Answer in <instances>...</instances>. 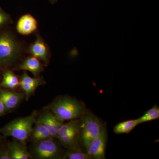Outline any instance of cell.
Here are the masks:
<instances>
[{
	"instance_id": "cell-1",
	"label": "cell",
	"mask_w": 159,
	"mask_h": 159,
	"mask_svg": "<svg viewBox=\"0 0 159 159\" xmlns=\"http://www.w3.org/2000/svg\"><path fill=\"white\" fill-rule=\"evenodd\" d=\"M25 51L22 43L10 30L6 27L0 30V67L9 69L20 59Z\"/></svg>"
},
{
	"instance_id": "cell-2",
	"label": "cell",
	"mask_w": 159,
	"mask_h": 159,
	"mask_svg": "<svg viewBox=\"0 0 159 159\" xmlns=\"http://www.w3.org/2000/svg\"><path fill=\"white\" fill-rule=\"evenodd\" d=\"M50 109L62 122L76 119L87 112L83 103L67 97H58L50 105Z\"/></svg>"
},
{
	"instance_id": "cell-3",
	"label": "cell",
	"mask_w": 159,
	"mask_h": 159,
	"mask_svg": "<svg viewBox=\"0 0 159 159\" xmlns=\"http://www.w3.org/2000/svg\"><path fill=\"white\" fill-rule=\"evenodd\" d=\"M37 116V112L34 111L28 116L15 119L0 129V133L5 136L13 137L20 143L25 144L31 136L32 126Z\"/></svg>"
},
{
	"instance_id": "cell-4",
	"label": "cell",
	"mask_w": 159,
	"mask_h": 159,
	"mask_svg": "<svg viewBox=\"0 0 159 159\" xmlns=\"http://www.w3.org/2000/svg\"><path fill=\"white\" fill-rule=\"evenodd\" d=\"M81 118V140L86 148L91 140L99 135L105 126L99 118L91 113H86Z\"/></svg>"
},
{
	"instance_id": "cell-5",
	"label": "cell",
	"mask_w": 159,
	"mask_h": 159,
	"mask_svg": "<svg viewBox=\"0 0 159 159\" xmlns=\"http://www.w3.org/2000/svg\"><path fill=\"white\" fill-rule=\"evenodd\" d=\"M51 139L36 142L33 153L35 157L41 159L58 158L61 154L59 146Z\"/></svg>"
},
{
	"instance_id": "cell-6",
	"label": "cell",
	"mask_w": 159,
	"mask_h": 159,
	"mask_svg": "<svg viewBox=\"0 0 159 159\" xmlns=\"http://www.w3.org/2000/svg\"><path fill=\"white\" fill-rule=\"evenodd\" d=\"M25 52L37 57L43 63L45 66L48 64L51 57L50 48L39 33L36 34L35 40L29 45L26 49Z\"/></svg>"
},
{
	"instance_id": "cell-7",
	"label": "cell",
	"mask_w": 159,
	"mask_h": 159,
	"mask_svg": "<svg viewBox=\"0 0 159 159\" xmlns=\"http://www.w3.org/2000/svg\"><path fill=\"white\" fill-rule=\"evenodd\" d=\"M107 141V134L105 127L102 132L92 139L86 147L87 153L91 159H105V149Z\"/></svg>"
},
{
	"instance_id": "cell-8",
	"label": "cell",
	"mask_w": 159,
	"mask_h": 159,
	"mask_svg": "<svg viewBox=\"0 0 159 159\" xmlns=\"http://www.w3.org/2000/svg\"><path fill=\"white\" fill-rule=\"evenodd\" d=\"M35 122L43 125L48 130L52 138H57L60 127L63 123L52 112L48 111H45L40 114Z\"/></svg>"
},
{
	"instance_id": "cell-9",
	"label": "cell",
	"mask_w": 159,
	"mask_h": 159,
	"mask_svg": "<svg viewBox=\"0 0 159 159\" xmlns=\"http://www.w3.org/2000/svg\"><path fill=\"white\" fill-rule=\"evenodd\" d=\"M45 83L43 77H37L32 78L29 76L26 71H24L20 78L19 86L22 90L27 100L34 93L35 90Z\"/></svg>"
},
{
	"instance_id": "cell-10",
	"label": "cell",
	"mask_w": 159,
	"mask_h": 159,
	"mask_svg": "<svg viewBox=\"0 0 159 159\" xmlns=\"http://www.w3.org/2000/svg\"><path fill=\"white\" fill-rule=\"evenodd\" d=\"M25 97V94L11 90L0 88V98L5 106L6 111L15 109Z\"/></svg>"
},
{
	"instance_id": "cell-11",
	"label": "cell",
	"mask_w": 159,
	"mask_h": 159,
	"mask_svg": "<svg viewBox=\"0 0 159 159\" xmlns=\"http://www.w3.org/2000/svg\"><path fill=\"white\" fill-rule=\"evenodd\" d=\"M16 28L20 34L23 35H29L37 31V20L30 14L24 15L18 20Z\"/></svg>"
},
{
	"instance_id": "cell-12",
	"label": "cell",
	"mask_w": 159,
	"mask_h": 159,
	"mask_svg": "<svg viewBox=\"0 0 159 159\" xmlns=\"http://www.w3.org/2000/svg\"><path fill=\"white\" fill-rule=\"evenodd\" d=\"M44 66L39 59L31 55L24 58L16 69L29 71L34 75V77H37L43 70Z\"/></svg>"
},
{
	"instance_id": "cell-13",
	"label": "cell",
	"mask_w": 159,
	"mask_h": 159,
	"mask_svg": "<svg viewBox=\"0 0 159 159\" xmlns=\"http://www.w3.org/2000/svg\"><path fill=\"white\" fill-rule=\"evenodd\" d=\"M10 159H32L30 154L26 149L25 144L14 140L8 144Z\"/></svg>"
},
{
	"instance_id": "cell-14",
	"label": "cell",
	"mask_w": 159,
	"mask_h": 159,
	"mask_svg": "<svg viewBox=\"0 0 159 159\" xmlns=\"http://www.w3.org/2000/svg\"><path fill=\"white\" fill-rule=\"evenodd\" d=\"M20 85V79L17 75L9 69H4L2 73V79L0 87L9 89H16Z\"/></svg>"
},
{
	"instance_id": "cell-15",
	"label": "cell",
	"mask_w": 159,
	"mask_h": 159,
	"mask_svg": "<svg viewBox=\"0 0 159 159\" xmlns=\"http://www.w3.org/2000/svg\"><path fill=\"white\" fill-rule=\"evenodd\" d=\"M80 128L71 131L64 135L57 138L63 146L69 149L77 148Z\"/></svg>"
},
{
	"instance_id": "cell-16",
	"label": "cell",
	"mask_w": 159,
	"mask_h": 159,
	"mask_svg": "<svg viewBox=\"0 0 159 159\" xmlns=\"http://www.w3.org/2000/svg\"><path fill=\"white\" fill-rule=\"evenodd\" d=\"M36 125L32 129L31 134V139L34 142H37L45 139L52 138L48 130L41 124L35 122Z\"/></svg>"
},
{
	"instance_id": "cell-17",
	"label": "cell",
	"mask_w": 159,
	"mask_h": 159,
	"mask_svg": "<svg viewBox=\"0 0 159 159\" xmlns=\"http://www.w3.org/2000/svg\"><path fill=\"white\" fill-rule=\"evenodd\" d=\"M139 125L138 120H129L120 122L114 127L115 133L118 134H129L136 126Z\"/></svg>"
},
{
	"instance_id": "cell-18",
	"label": "cell",
	"mask_w": 159,
	"mask_h": 159,
	"mask_svg": "<svg viewBox=\"0 0 159 159\" xmlns=\"http://www.w3.org/2000/svg\"><path fill=\"white\" fill-rule=\"evenodd\" d=\"M159 118V107L157 105L148 110L142 117L137 119L138 124L156 120Z\"/></svg>"
},
{
	"instance_id": "cell-19",
	"label": "cell",
	"mask_w": 159,
	"mask_h": 159,
	"mask_svg": "<svg viewBox=\"0 0 159 159\" xmlns=\"http://www.w3.org/2000/svg\"><path fill=\"white\" fill-rule=\"evenodd\" d=\"M62 159H90V157L87 153H84L78 148L70 149L66 152Z\"/></svg>"
},
{
	"instance_id": "cell-20",
	"label": "cell",
	"mask_w": 159,
	"mask_h": 159,
	"mask_svg": "<svg viewBox=\"0 0 159 159\" xmlns=\"http://www.w3.org/2000/svg\"><path fill=\"white\" fill-rule=\"evenodd\" d=\"M13 23L10 15L6 13L0 7V30Z\"/></svg>"
},
{
	"instance_id": "cell-21",
	"label": "cell",
	"mask_w": 159,
	"mask_h": 159,
	"mask_svg": "<svg viewBox=\"0 0 159 159\" xmlns=\"http://www.w3.org/2000/svg\"><path fill=\"white\" fill-rule=\"evenodd\" d=\"M0 159H10L9 149H0Z\"/></svg>"
},
{
	"instance_id": "cell-22",
	"label": "cell",
	"mask_w": 159,
	"mask_h": 159,
	"mask_svg": "<svg viewBox=\"0 0 159 159\" xmlns=\"http://www.w3.org/2000/svg\"><path fill=\"white\" fill-rule=\"evenodd\" d=\"M6 112V109H5V106H4L2 101L1 98H0V116L4 115Z\"/></svg>"
},
{
	"instance_id": "cell-23",
	"label": "cell",
	"mask_w": 159,
	"mask_h": 159,
	"mask_svg": "<svg viewBox=\"0 0 159 159\" xmlns=\"http://www.w3.org/2000/svg\"><path fill=\"white\" fill-rule=\"evenodd\" d=\"M49 1H50V2H51V4H54L57 2L58 0H49Z\"/></svg>"
}]
</instances>
